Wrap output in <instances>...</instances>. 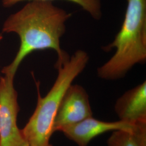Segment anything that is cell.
Listing matches in <instances>:
<instances>
[{
  "mask_svg": "<svg viewBox=\"0 0 146 146\" xmlns=\"http://www.w3.org/2000/svg\"><path fill=\"white\" fill-rule=\"evenodd\" d=\"M71 14L54 5L51 1H29L20 11L5 21L2 32L14 33L20 39V46L14 60L2 68L3 74L16 73L23 60L31 52L52 49L58 55L55 65L69 58L60 47V38L66 32V22Z\"/></svg>",
  "mask_w": 146,
  "mask_h": 146,
  "instance_id": "obj_1",
  "label": "cell"
},
{
  "mask_svg": "<svg viewBox=\"0 0 146 146\" xmlns=\"http://www.w3.org/2000/svg\"><path fill=\"white\" fill-rule=\"evenodd\" d=\"M125 19L113 42L102 47L115 54L97 69L100 78L116 80L123 78L137 64L146 61V0H127Z\"/></svg>",
  "mask_w": 146,
  "mask_h": 146,
  "instance_id": "obj_2",
  "label": "cell"
},
{
  "mask_svg": "<svg viewBox=\"0 0 146 146\" xmlns=\"http://www.w3.org/2000/svg\"><path fill=\"white\" fill-rule=\"evenodd\" d=\"M88 54L78 50L61 64L55 65L56 79L47 95L42 97L37 87L36 107L22 132L29 146H52L50 140L53 124L63 96L74 80L84 71L88 62Z\"/></svg>",
  "mask_w": 146,
  "mask_h": 146,
  "instance_id": "obj_3",
  "label": "cell"
},
{
  "mask_svg": "<svg viewBox=\"0 0 146 146\" xmlns=\"http://www.w3.org/2000/svg\"><path fill=\"white\" fill-rule=\"evenodd\" d=\"M14 78L11 74L0 77V146H29L17 125L20 107Z\"/></svg>",
  "mask_w": 146,
  "mask_h": 146,
  "instance_id": "obj_4",
  "label": "cell"
},
{
  "mask_svg": "<svg viewBox=\"0 0 146 146\" xmlns=\"http://www.w3.org/2000/svg\"><path fill=\"white\" fill-rule=\"evenodd\" d=\"M92 116L93 111L86 90L80 85L72 84L59 105L53 124V131H60L65 127Z\"/></svg>",
  "mask_w": 146,
  "mask_h": 146,
  "instance_id": "obj_5",
  "label": "cell"
},
{
  "mask_svg": "<svg viewBox=\"0 0 146 146\" xmlns=\"http://www.w3.org/2000/svg\"><path fill=\"white\" fill-rule=\"evenodd\" d=\"M135 126V124L120 120L106 122L92 116L76 124L65 127L60 131L78 146H87L92 140L105 133L119 130L132 132Z\"/></svg>",
  "mask_w": 146,
  "mask_h": 146,
  "instance_id": "obj_6",
  "label": "cell"
},
{
  "mask_svg": "<svg viewBox=\"0 0 146 146\" xmlns=\"http://www.w3.org/2000/svg\"><path fill=\"white\" fill-rule=\"evenodd\" d=\"M114 110L120 121L134 125L146 122V81L120 96Z\"/></svg>",
  "mask_w": 146,
  "mask_h": 146,
  "instance_id": "obj_7",
  "label": "cell"
},
{
  "mask_svg": "<svg viewBox=\"0 0 146 146\" xmlns=\"http://www.w3.org/2000/svg\"><path fill=\"white\" fill-rule=\"evenodd\" d=\"M51 1L53 0H2L5 7H11L22 1ZM81 6L84 11H87L95 20H99L102 16L101 5L100 0H66Z\"/></svg>",
  "mask_w": 146,
  "mask_h": 146,
  "instance_id": "obj_8",
  "label": "cell"
},
{
  "mask_svg": "<svg viewBox=\"0 0 146 146\" xmlns=\"http://www.w3.org/2000/svg\"><path fill=\"white\" fill-rule=\"evenodd\" d=\"M107 143V146H142L131 132L122 130L114 131Z\"/></svg>",
  "mask_w": 146,
  "mask_h": 146,
  "instance_id": "obj_9",
  "label": "cell"
},
{
  "mask_svg": "<svg viewBox=\"0 0 146 146\" xmlns=\"http://www.w3.org/2000/svg\"><path fill=\"white\" fill-rule=\"evenodd\" d=\"M2 38H3V35H2V34L1 33H0V42L2 41Z\"/></svg>",
  "mask_w": 146,
  "mask_h": 146,
  "instance_id": "obj_10",
  "label": "cell"
},
{
  "mask_svg": "<svg viewBox=\"0 0 146 146\" xmlns=\"http://www.w3.org/2000/svg\"><path fill=\"white\" fill-rule=\"evenodd\" d=\"M0 77H1V75H0Z\"/></svg>",
  "mask_w": 146,
  "mask_h": 146,
  "instance_id": "obj_11",
  "label": "cell"
}]
</instances>
